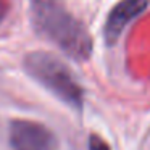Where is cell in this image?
<instances>
[{
  "label": "cell",
  "instance_id": "obj_1",
  "mask_svg": "<svg viewBox=\"0 0 150 150\" xmlns=\"http://www.w3.org/2000/svg\"><path fill=\"white\" fill-rule=\"evenodd\" d=\"M34 26L42 36L55 42L73 60L91 57L92 39L84 24L65 7L63 0H29Z\"/></svg>",
  "mask_w": 150,
  "mask_h": 150
},
{
  "label": "cell",
  "instance_id": "obj_2",
  "mask_svg": "<svg viewBox=\"0 0 150 150\" xmlns=\"http://www.w3.org/2000/svg\"><path fill=\"white\" fill-rule=\"evenodd\" d=\"M28 73L65 103L79 108L82 105V89L69 68L60 58L47 52H33L24 58Z\"/></svg>",
  "mask_w": 150,
  "mask_h": 150
},
{
  "label": "cell",
  "instance_id": "obj_3",
  "mask_svg": "<svg viewBox=\"0 0 150 150\" xmlns=\"http://www.w3.org/2000/svg\"><path fill=\"white\" fill-rule=\"evenodd\" d=\"M147 5H149V0H121L120 4L115 5L105 21V40L110 45L116 42L124 28L129 24V21L139 16L147 8Z\"/></svg>",
  "mask_w": 150,
  "mask_h": 150
},
{
  "label": "cell",
  "instance_id": "obj_4",
  "mask_svg": "<svg viewBox=\"0 0 150 150\" xmlns=\"http://www.w3.org/2000/svg\"><path fill=\"white\" fill-rule=\"evenodd\" d=\"M10 140L16 150H45L52 144V134L33 121H13Z\"/></svg>",
  "mask_w": 150,
  "mask_h": 150
},
{
  "label": "cell",
  "instance_id": "obj_5",
  "mask_svg": "<svg viewBox=\"0 0 150 150\" xmlns=\"http://www.w3.org/2000/svg\"><path fill=\"white\" fill-rule=\"evenodd\" d=\"M89 150H110L105 140H102L98 136H91V142H89Z\"/></svg>",
  "mask_w": 150,
  "mask_h": 150
},
{
  "label": "cell",
  "instance_id": "obj_6",
  "mask_svg": "<svg viewBox=\"0 0 150 150\" xmlns=\"http://www.w3.org/2000/svg\"><path fill=\"white\" fill-rule=\"evenodd\" d=\"M5 15H7V2L5 0H0V23L5 18Z\"/></svg>",
  "mask_w": 150,
  "mask_h": 150
}]
</instances>
